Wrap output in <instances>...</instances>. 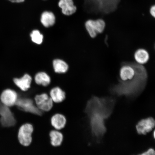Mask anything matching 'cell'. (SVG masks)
Instances as JSON below:
<instances>
[{"mask_svg":"<svg viewBox=\"0 0 155 155\" xmlns=\"http://www.w3.org/2000/svg\"><path fill=\"white\" fill-rule=\"evenodd\" d=\"M43 1H47V0H43Z\"/></svg>","mask_w":155,"mask_h":155,"instance_id":"obj_25","label":"cell"},{"mask_svg":"<svg viewBox=\"0 0 155 155\" xmlns=\"http://www.w3.org/2000/svg\"><path fill=\"white\" fill-rule=\"evenodd\" d=\"M18 98L17 93L10 89L4 90L0 96L1 103L10 107L15 105Z\"/></svg>","mask_w":155,"mask_h":155,"instance_id":"obj_7","label":"cell"},{"mask_svg":"<svg viewBox=\"0 0 155 155\" xmlns=\"http://www.w3.org/2000/svg\"><path fill=\"white\" fill-rule=\"evenodd\" d=\"M50 143L53 147L60 146L63 140V134L58 130H53L49 133Z\"/></svg>","mask_w":155,"mask_h":155,"instance_id":"obj_16","label":"cell"},{"mask_svg":"<svg viewBox=\"0 0 155 155\" xmlns=\"http://www.w3.org/2000/svg\"><path fill=\"white\" fill-rule=\"evenodd\" d=\"M138 155H155V151L153 149L150 148L146 152Z\"/></svg>","mask_w":155,"mask_h":155,"instance_id":"obj_22","label":"cell"},{"mask_svg":"<svg viewBox=\"0 0 155 155\" xmlns=\"http://www.w3.org/2000/svg\"><path fill=\"white\" fill-rule=\"evenodd\" d=\"M32 78L30 75L26 74L20 78H15L13 82L15 85L23 91L26 92L30 88Z\"/></svg>","mask_w":155,"mask_h":155,"instance_id":"obj_12","label":"cell"},{"mask_svg":"<svg viewBox=\"0 0 155 155\" xmlns=\"http://www.w3.org/2000/svg\"><path fill=\"white\" fill-rule=\"evenodd\" d=\"M58 6L61 10L62 14L66 16H71L77 10L74 0H59Z\"/></svg>","mask_w":155,"mask_h":155,"instance_id":"obj_8","label":"cell"},{"mask_svg":"<svg viewBox=\"0 0 155 155\" xmlns=\"http://www.w3.org/2000/svg\"><path fill=\"white\" fill-rule=\"evenodd\" d=\"M155 127V120L152 117L141 120L136 125L137 133L140 135H146L152 130Z\"/></svg>","mask_w":155,"mask_h":155,"instance_id":"obj_9","label":"cell"},{"mask_svg":"<svg viewBox=\"0 0 155 155\" xmlns=\"http://www.w3.org/2000/svg\"><path fill=\"white\" fill-rule=\"evenodd\" d=\"M105 21L102 19H88L84 24V27L87 33L91 38H94L98 34L103 33L106 28Z\"/></svg>","mask_w":155,"mask_h":155,"instance_id":"obj_3","label":"cell"},{"mask_svg":"<svg viewBox=\"0 0 155 155\" xmlns=\"http://www.w3.org/2000/svg\"><path fill=\"white\" fill-rule=\"evenodd\" d=\"M51 124L56 130H61L65 127L67 119L65 116L61 114H57L51 118Z\"/></svg>","mask_w":155,"mask_h":155,"instance_id":"obj_13","label":"cell"},{"mask_svg":"<svg viewBox=\"0 0 155 155\" xmlns=\"http://www.w3.org/2000/svg\"><path fill=\"white\" fill-rule=\"evenodd\" d=\"M0 123L5 127H10L14 126L16 123V120L14 115L7 117H0Z\"/></svg>","mask_w":155,"mask_h":155,"instance_id":"obj_19","label":"cell"},{"mask_svg":"<svg viewBox=\"0 0 155 155\" xmlns=\"http://www.w3.org/2000/svg\"><path fill=\"white\" fill-rule=\"evenodd\" d=\"M134 68V76L130 80L123 81L119 79L117 84L110 89V92L116 96L134 98L140 95L146 87L148 74L145 68L135 62H128Z\"/></svg>","mask_w":155,"mask_h":155,"instance_id":"obj_2","label":"cell"},{"mask_svg":"<svg viewBox=\"0 0 155 155\" xmlns=\"http://www.w3.org/2000/svg\"><path fill=\"white\" fill-rule=\"evenodd\" d=\"M150 13L152 17L155 18V5H153L150 7Z\"/></svg>","mask_w":155,"mask_h":155,"instance_id":"obj_23","label":"cell"},{"mask_svg":"<svg viewBox=\"0 0 155 155\" xmlns=\"http://www.w3.org/2000/svg\"><path fill=\"white\" fill-rule=\"evenodd\" d=\"M135 74L134 68L128 62H124L122 64L119 71L120 79L123 81L130 80L134 76Z\"/></svg>","mask_w":155,"mask_h":155,"instance_id":"obj_10","label":"cell"},{"mask_svg":"<svg viewBox=\"0 0 155 155\" xmlns=\"http://www.w3.org/2000/svg\"><path fill=\"white\" fill-rule=\"evenodd\" d=\"M16 106L19 109L23 111L28 112L35 115H42V111L35 105L33 101L28 98H18L15 103Z\"/></svg>","mask_w":155,"mask_h":155,"instance_id":"obj_5","label":"cell"},{"mask_svg":"<svg viewBox=\"0 0 155 155\" xmlns=\"http://www.w3.org/2000/svg\"><path fill=\"white\" fill-rule=\"evenodd\" d=\"M134 58L136 63L143 65L147 63L149 61L150 54L144 48H139L135 51Z\"/></svg>","mask_w":155,"mask_h":155,"instance_id":"obj_14","label":"cell"},{"mask_svg":"<svg viewBox=\"0 0 155 155\" xmlns=\"http://www.w3.org/2000/svg\"><path fill=\"white\" fill-rule=\"evenodd\" d=\"M35 82L37 84L47 86L51 82V78L49 75L43 71L38 72L35 75Z\"/></svg>","mask_w":155,"mask_h":155,"instance_id":"obj_17","label":"cell"},{"mask_svg":"<svg viewBox=\"0 0 155 155\" xmlns=\"http://www.w3.org/2000/svg\"><path fill=\"white\" fill-rule=\"evenodd\" d=\"M53 69L56 73L63 74L66 73L69 66L64 61L61 59H56L53 62Z\"/></svg>","mask_w":155,"mask_h":155,"instance_id":"obj_18","label":"cell"},{"mask_svg":"<svg viewBox=\"0 0 155 155\" xmlns=\"http://www.w3.org/2000/svg\"><path fill=\"white\" fill-rule=\"evenodd\" d=\"M11 3H21L24 2L25 0H7Z\"/></svg>","mask_w":155,"mask_h":155,"instance_id":"obj_24","label":"cell"},{"mask_svg":"<svg viewBox=\"0 0 155 155\" xmlns=\"http://www.w3.org/2000/svg\"><path fill=\"white\" fill-rule=\"evenodd\" d=\"M13 115L10 108L8 106L0 103V116L1 117H7Z\"/></svg>","mask_w":155,"mask_h":155,"instance_id":"obj_21","label":"cell"},{"mask_svg":"<svg viewBox=\"0 0 155 155\" xmlns=\"http://www.w3.org/2000/svg\"><path fill=\"white\" fill-rule=\"evenodd\" d=\"M35 100L36 105L42 111H49L53 107V100L45 93L37 95L35 97Z\"/></svg>","mask_w":155,"mask_h":155,"instance_id":"obj_6","label":"cell"},{"mask_svg":"<svg viewBox=\"0 0 155 155\" xmlns=\"http://www.w3.org/2000/svg\"><path fill=\"white\" fill-rule=\"evenodd\" d=\"M114 98L93 96L87 103L85 112L89 119L92 135L101 139L106 131L104 121L111 115L115 106Z\"/></svg>","mask_w":155,"mask_h":155,"instance_id":"obj_1","label":"cell"},{"mask_svg":"<svg viewBox=\"0 0 155 155\" xmlns=\"http://www.w3.org/2000/svg\"><path fill=\"white\" fill-rule=\"evenodd\" d=\"M41 23L45 28H49L55 24L56 18L54 13L52 11H45L41 15Z\"/></svg>","mask_w":155,"mask_h":155,"instance_id":"obj_11","label":"cell"},{"mask_svg":"<svg viewBox=\"0 0 155 155\" xmlns=\"http://www.w3.org/2000/svg\"><path fill=\"white\" fill-rule=\"evenodd\" d=\"M50 97L53 102L56 103H60L65 100L66 94L60 87H55L50 91Z\"/></svg>","mask_w":155,"mask_h":155,"instance_id":"obj_15","label":"cell"},{"mask_svg":"<svg viewBox=\"0 0 155 155\" xmlns=\"http://www.w3.org/2000/svg\"><path fill=\"white\" fill-rule=\"evenodd\" d=\"M33 126L30 123H26L21 126L18 133V139L20 144L24 147H28L32 141Z\"/></svg>","mask_w":155,"mask_h":155,"instance_id":"obj_4","label":"cell"},{"mask_svg":"<svg viewBox=\"0 0 155 155\" xmlns=\"http://www.w3.org/2000/svg\"><path fill=\"white\" fill-rule=\"evenodd\" d=\"M30 38L34 43L38 45H40L43 41L44 36L39 30H34L30 34Z\"/></svg>","mask_w":155,"mask_h":155,"instance_id":"obj_20","label":"cell"}]
</instances>
